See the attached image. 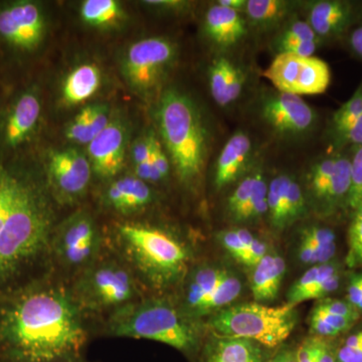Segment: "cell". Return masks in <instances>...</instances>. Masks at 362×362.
<instances>
[{
  "mask_svg": "<svg viewBox=\"0 0 362 362\" xmlns=\"http://www.w3.org/2000/svg\"><path fill=\"white\" fill-rule=\"evenodd\" d=\"M90 175V161L77 150L54 152L49 158V180L52 187L65 199L82 194L89 185Z\"/></svg>",
  "mask_w": 362,
  "mask_h": 362,
  "instance_id": "13",
  "label": "cell"
},
{
  "mask_svg": "<svg viewBox=\"0 0 362 362\" xmlns=\"http://www.w3.org/2000/svg\"><path fill=\"white\" fill-rule=\"evenodd\" d=\"M90 163L100 177L110 178L122 169L125 160V130L122 124L110 122L88 147Z\"/></svg>",
  "mask_w": 362,
  "mask_h": 362,
  "instance_id": "15",
  "label": "cell"
},
{
  "mask_svg": "<svg viewBox=\"0 0 362 362\" xmlns=\"http://www.w3.org/2000/svg\"><path fill=\"white\" fill-rule=\"evenodd\" d=\"M321 42H302V40H292V42H276L274 44L278 54H291L300 57H313Z\"/></svg>",
  "mask_w": 362,
  "mask_h": 362,
  "instance_id": "45",
  "label": "cell"
},
{
  "mask_svg": "<svg viewBox=\"0 0 362 362\" xmlns=\"http://www.w3.org/2000/svg\"><path fill=\"white\" fill-rule=\"evenodd\" d=\"M293 6V2L285 0H247L244 13L247 25L265 30L280 25Z\"/></svg>",
  "mask_w": 362,
  "mask_h": 362,
  "instance_id": "24",
  "label": "cell"
},
{
  "mask_svg": "<svg viewBox=\"0 0 362 362\" xmlns=\"http://www.w3.org/2000/svg\"><path fill=\"white\" fill-rule=\"evenodd\" d=\"M106 199L109 206L120 213H134L151 202L152 192L145 181L126 176L112 183Z\"/></svg>",
  "mask_w": 362,
  "mask_h": 362,
  "instance_id": "21",
  "label": "cell"
},
{
  "mask_svg": "<svg viewBox=\"0 0 362 362\" xmlns=\"http://www.w3.org/2000/svg\"><path fill=\"white\" fill-rule=\"evenodd\" d=\"M238 66L226 57H218L209 66V89L216 104L228 106V94Z\"/></svg>",
  "mask_w": 362,
  "mask_h": 362,
  "instance_id": "32",
  "label": "cell"
},
{
  "mask_svg": "<svg viewBox=\"0 0 362 362\" xmlns=\"http://www.w3.org/2000/svg\"><path fill=\"white\" fill-rule=\"evenodd\" d=\"M228 273L218 267L206 266L197 269L188 281L185 291V313L192 317L197 307L218 288Z\"/></svg>",
  "mask_w": 362,
  "mask_h": 362,
  "instance_id": "23",
  "label": "cell"
},
{
  "mask_svg": "<svg viewBox=\"0 0 362 362\" xmlns=\"http://www.w3.org/2000/svg\"><path fill=\"white\" fill-rule=\"evenodd\" d=\"M349 45L354 56L362 61V21L350 32Z\"/></svg>",
  "mask_w": 362,
  "mask_h": 362,
  "instance_id": "53",
  "label": "cell"
},
{
  "mask_svg": "<svg viewBox=\"0 0 362 362\" xmlns=\"http://www.w3.org/2000/svg\"><path fill=\"white\" fill-rule=\"evenodd\" d=\"M351 187V160L350 154L337 151V162L329 185L324 195L318 213L323 218L333 216L340 209H347V202Z\"/></svg>",
  "mask_w": 362,
  "mask_h": 362,
  "instance_id": "22",
  "label": "cell"
},
{
  "mask_svg": "<svg viewBox=\"0 0 362 362\" xmlns=\"http://www.w3.org/2000/svg\"><path fill=\"white\" fill-rule=\"evenodd\" d=\"M252 268L250 285L254 299L258 303L275 300L286 273L285 259L268 252Z\"/></svg>",
  "mask_w": 362,
  "mask_h": 362,
  "instance_id": "19",
  "label": "cell"
},
{
  "mask_svg": "<svg viewBox=\"0 0 362 362\" xmlns=\"http://www.w3.org/2000/svg\"><path fill=\"white\" fill-rule=\"evenodd\" d=\"M90 106L83 109L80 114L74 119L66 129V137L71 141L81 143V144H89L93 138L90 135Z\"/></svg>",
  "mask_w": 362,
  "mask_h": 362,
  "instance_id": "43",
  "label": "cell"
},
{
  "mask_svg": "<svg viewBox=\"0 0 362 362\" xmlns=\"http://www.w3.org/2000/svg\"><path fill=\"white\" fill-rule=\"evenodd\" d=\"M121 13V7L115 0H87L81 8L83 20L93 26L113 25Z\"/></svg>",
  "mask_w": 362,
  "mask_h": 362,
  "instance_id": "33",
  "label": "cell"
},
{
  "mask_svg": "<svg viewBox=\"0 0 362 362\" xmlns=\"http://www.w3.org/2000/svg\"><path fill=\"white\" fill-rule=\"evenodd\" d=\"M343 271L341 264L331 261L322 265L312 266L301 276L287 294V303L297 306L304 301H308L314 292L325 282L327 279Z\"/></svg>",
  "mask_w": 362,
  "mask_h": 362,
  "instance_id": "26",
  "label": "cell"
},
{
  "mask_svg": "<svg viewBox=\"0 0 362 362\" xmlns=\"http://www.w3.org/2000/svg\"><path fill=\"white\" fill-rule=\"evenodd\" d=\"M351 160V187H350L347 209L351 211L362 202V146L350 149Z\"/></svg>",
  "mask_w": 362,
  "mask_h": 362,
  "instance_id": "40",
  "label": "cell"
},
{
  "mask_svg": "<svg viewBox=\"0 0 362 362\" xmlns=\"http://www.w3.org/2000/svg\"><path fill=\"white\" fill-rule=\"evenodd\" d=\"M152 137L153 135L143 138L133 146L132 157L135 165L149 161L152 151Z\"/></svg>",
  "mask_w": 362,
  "mask_h": 362,
  "instance_id": "49",
  "label": "cell"
},
{
  "mask_svg": "<svg viewBox=\"0 0 362 362\" xmlns=\"http://www.w3.org/2000/svg\"><path fill=\"white\" fill-rule=\"evenodd\" d=\"M254 156L251 137L244 131L235 133L221 150L214 168V182L216 189H223L239 180L246 173Z\"/></svg>",
  "mask_w": 362,
  "mask_h": 362,
  "instance_id": "16",
  "label": "cell"
},
{
  "mask_svg": "<svg viewBox=\"0 0 362 362\" xmlns=\"http://www.w3.org/2000/svg\"><path fill=\"white\" fill-rule=\"evenodd\" d=\"M258 115L274 134L287 140L306 137L313 132L318 122L316 111L301 97L277 90L262 96Z\"/></svg>",
  "mask_w": 362,
  "mask_h": 362,
  "instance_id": "9",
  "label": "cell"
},
{
  "mask_svg": "<svg viewBox=\"0 0 362 362\" xmlns=\"http://www.w3.org/2000/svg\"><path fill=\"white\" fill-rule=\"evenodd\" d=\"M298 320L296 306L271 307L262 303L228 306L209 320L216 334L245 338L267 349H275L290 337Z\"/></svg>",
  "mask_w": 362,
  "mask_h": 362,
  "instance_id": "6",
  "label": "cell"
},
{
  "mask_svg": "<svg viewBox=\"0 0 362 362\" xmlns=\"http://www.w3.org/2000/svg\"><path fill=\"white\" fill-rule=\"evenodd\" d=\"M218 4L226 7V8L232 9V11L244 13L247 6V0H220Z\"/></svg>",
  "mask_w": 362,
  "mask_h": 362,
  "instance_id": "55",
  "label": "cell"
},
{
  "mask_svg": "<svg viewBox=\"0 0 362 362\" xmlns=\"http://www.w3.org/2000/svg\"><path fill=\"white\" fill-rule=\"evenodd\" d=\"M49 226L44 202L23 185L0 233V276L16 270L42 251L49 239Z\"/></svg>",
  "mask_w": 362,
  "mask_h": 362,
  "instance_id": "5",
  "label": "cell"
},
{
  "mask_svg": "<svg viewBox=\"0 0 362 362\" xmlns=\"http://www.w3.org/2000/svg\"><path fill=\"white\" fill-rule=\"evenodd\" d=\"M268 187L269 183L267 182L265 176L259 169L254 192H252L246 206L243 209L237 221L243 223V221L259 220L265 214H268V199H267Z\"/></svg>",
  "mask_w": 362,
  "mask_h": 362,
  "instance_id": "34",
  "label": "cell"
},
{
  "mask_svg": "<svg viewBox=\"0 0 362 362\" xmlns=\"http://www.w3.org/2000/svg\"><path fill=\"white\" fill-rule=\"evenodd\" d=\"M57 362H83L78 361V359H71V361H57Z\"/></svg>",
  "mask_w": 362,
  "mask_h": 362,
  "instance_id": "57",
  "label": "cell"
},
{
  "mask_svg": "<svg viewBox=\"0 0 362 362\" xmlns=\"http://www.w3.org/2000/svg\"><path fill=\"white\" fill-rule=\"evenodd\" d=\"M221 244L226 251L244 265L252 267L251 256L246 247L240 242L235 230H223L218 235Z\"/></svg>",
  "mask_w": 362,
  "mask_h": 362,
  "instance_id": "42",
  "label": "cell"
},
{
  "mask_svg": "<svg viewBox=\"0 0 362 362\" xmlns=\"http://www.w3.org/2000/svg\"><path fill=\"white\" fill-rule=\"evenodd\" d=\"M358 321L349 317L335 315L319 310L313 307L309 317V329L313 337L332 339L346 334Z\"/></svg>",
  "mask_w": 362,
  "mask_h": 362,
  "instance_id": "27",
  "label": "cell"
},
{
  "mask_svg": "<svg viewBox=\"0 0 362 362\" xmlns=\"http://www.w3.org/2000/svg\"><path fill=\"white\" fill-rule=\"evenodd\" d=\"M150 161L156 166L162 178H165L169 173V161L165 151L162 149L160 142L153 135L152 137V151Z\"/></svg>",
  "mask_w": 362,
  "mask_h": 362,
  "instance_id": "48",
  "label": "cell"
},
{
  "mask_svg": "<svg viewBox=\"0 0 362 362\" xmlns=\"http://www.w3.org/2000/svg\"><path fill=\"white\" fill-rule=\"evenodd\" d=\"M337 151L330 156L320 157L317 159L308 171L307 182H308V194L314 209L318 211L319 207L329 185L331 176L335 168Z\"/></svg>",
  "mask_w": 362,
  "mask_h": 362,
  "instance_id": "30",
  "label": "cell"
},
{
  "mask_svg": "<svg viewBox=\"0 0 362 362\" xmlns=\"http://www.w3.org/2000/svg\"><path fill=\"white\" fill-rule=\"evenodd\" d=\"M146 4H149L150 6H158L163 7V8L166 9H178L182 8L187 6V2L178 1V0H160V1H157V0H153V1H146Z\"/></svg>",
  "mask_w": 362,
  "mask_h": 362,
  "instance_id": "54",
  "label": "cell"
},
{
  "mask_svg": "<svg viewBox=\"0 0 362 362\" xmlns=\"http://www.w3.org/2000/svg\"><path fill=\"white\" fill-rule=\"evenodd\" d=\"M120 247L132 266L156 289L176 284L187 272L188 252L170 233L152 226H118Z\"/></svg>",
  "mask_w": 362,
  "mask_h": 362,
  "instance_id": "4",
  "label": "cell"
},
{
  "mask_svg": "<svg viewBox=\"0 0 362 362\" xmlns=\"http://www.w3.org/2000/svg\"><path fill=\"white\" fill-rule=\"evenodd\" d=\"M362 116V84L331 117L329 135L333 144Z\"/></svg>",
  "mask_w": 362,
  "mask_h": 362,
  "instance_id": "31",
  "label": "cell"
},
{
  "mask_svg": "<svg viewBox=\"0 0 362 362\" xmlns=\"http://www.w3.org/2000/svg\"><path fill=\"white\" fill-rule=\"evenodd\" d=\"M259 171V169L256 168L252 170L249 175H245L228 197L226 207H228V214L233 221H237L243 209L251 197L255 185H256L257 178H258Z\"/></svg>",
  "mask_w": 362,
  "mask_h": 362,
  "instance_id": "36",
  "label": "cell"
},
{
  "mask_svg": "<svg viewBox=\"0 0 362 362\" xmlns=\"http://www.w3.org/2000/svg\"><path fill=\"white\" fill-rule=\"evenodd\" d=\"M301 238L308 240L314 246L330 247L337 246V235L332 228L321 226H311L304 228Z\"/></svg>",
  "mask_w": 362,
  "mask_h": 362,
  "instance_id": "44",
  "label": "cell"
},
{
  "mask_svg": "<svg viewBox=\"0 0 362 362\" xmlns=\"http://www.w3.org/2000/svg\"><path fill=\"white\" fill-rule=\"evenodd\" d=\"M352 218L349 228V252L346 263L349 268L362 267V202L351 209Z\"/></svg>",
  "mask_w": 362,
  "mask_h": 362,
  "instance_id": "35",
  "label": "cell"
},
{
  "mask_svg": "<svg viewBox=\"0 0 362 362\" xmlns=\"http://www.w3.org/2000/svg\"><path fill=\"white\" fill-rule=\"evenodd\" d=\"M306 214V197L301 185L292 177L288 187L287 218L288 225L303 218Z\"/></svg>",
  "mask_w": 362,
  "mask_h": 362,
  "instance_id": "41",
  "label": "cell"
},
{
  "mask_svg": "<svg viewBox=\"0 0 362 362\" xmlns=\"http://www.w3.org/2000/svg\"><path fill=\"white\" fill-rule=\"evenodd\" d=\"M315 362H337L335 343L331 339L318 337Z\"/></svg>",
  "mask_w": 362,
  "mask_h": 362,
  "instance_id": "51",
  "label": "cell"
},
{
  "mask_svg": "<svg viewBox=\"0 0 362 362\" xmlns=\"http://www.w3.org/2000/svg\"><path fill=\"white\" fill-rule=\"evenodd\" d=\"M318 337H312L305 340L296 352L297 362H315Z\"/></svg>",
  "mask_w": 362,
  "mask_h": 362,
  "instance_id": "50",
  "label": "cell"
},
{
  "mask_svg": "<svg viewBox=\"0 0 362 362\" xmlns=\"http://www.w3.org/2000/svg\"><path fill=\"white\" fill-rule=\"evenodd\" d=\"M157 121L176 175L182 182H194L206 158L207 132L201 112L185 93L169 89L159 101Z\"/></svg>",
  "mask_w": 362,
  "mask_h": 362,
  "instance_id": "2",
  "label": "cell"
},
{
  "mask_svg": "<svg viewBox=\"0 0 362 362\" xmlns=\"http://www.w3.org/2000/svg\"><path fill=\"white\" fill-rule=\"evenodd\" d=\"M283 362H297L296 352L292 351V350H286Z\"/></svg>",
  "mask_w": 362,
  "mask_h": 362,
  "instance_id": "56",
  "label": "cell"
},
{
  "mask_svg": "<svg viewBox=\"0 0 362 362\" xmlns=\"http://www.w3.org/2000/svg\"><path fill=\"white\" fill-rule=\"evenodd\" d=\"M135 173L136 177L145 181V182H146V181H158L163 180L156 166L150 161V159L149 161L135 165Z\"/></svg>",
  "mask_w": 362,
  "mask_h": 362,
  "instance_id": "52",
  "label": "cell"
},
{
  "mask_svg": "<svg viewBox=\"0 0 362 362\" xmlns=\"http://www.w3.org/2000/svg\"><path fill=\"white\" fill-rule=\"evenodd\" d=\"M40 115L39 98L33 93H25L18 98L7 117L4 139L11 147L21 144L37 125Z\"/></svg>",
  "mask_w": 362,
  "mask_h": 362,
  "instance_id": "20",
  "label": "cell"
},
{
  "mask_svg": "<svg viewBox=\"0 0 362 362\" xmlns=\"http://www.w3.org/2000/svg\"><path fill=\"white\" fill-rule=\"evenodd\" d=\"M206 35L221 49H230L245 39L247 33L246 18L239 11L214 4L204 18Z\"/></svg>",
  "mask_w": 362,
  "mask_h": 362,
  "instance_id": "17",
  "label": "cell"
},
{
  "mask_svg": "<svg viewBox=\"0 0 362 362\" xmlns=\"http://www.w3.org/2000/svg\"><path fill=\"white\" fill-rule=\"evenodd\" d=\"M242 290L243 284L239 277L233 274H226L218 288L197 307L192 317L195 319L226 308L240 296Z\"/></svg>",
  "mask_w": 362,
  "mask_h": 362,
  "instance_id": "29",
  "label": "cell"
},
{
  "mask_svg": "<svg viewBox=\"0 0 362 362\" xmlns=\"http://www.w3.org/2000/svg\"><path fill=\"white\" fill-rule=\"evenodd\" d=\"M279 92L297 95L323 94L330 85L327 63L316 57L278 54L264 73Z\"/></svg>",
  "mask_w": 362,
  "mask_h": 362,
  "instance_id": "8",
  "label": "cell"
},
{
  "mask_svg": "<svg viewBox=\"0 0 362 362\" xmlns=\"http://www.w3.org/2000/svg\"><path fill=\"white\" fill-rule=\"evenodd\" d=\"M54 254L70 268L92 265L100 250V237L94 221L87 214L69 218L54 238Z\"/></svg>",
  "mask_w": 362,
  "mask_h": 362,
  "instance_id": "11",
  "label": "cell"
},
{
  "mask_svg": "<svg viewBox=\"0 0 362 362\" xmlns=\"http://www.w3.org/2000/svg\"><path fill=\"white\" fill-rule=\"evenodd\" d=\"M337 362H362V323L356 324L335 343Z\"/></svg>",
  "mask_w": 362,
  "mask_h": 362,
  "instance_id": "37",
  "label": "cell"
},
{
  "mask_svg": "<svg viewBox=\"0 0 362 362\" xmlns=\"http://www.w3.org/2000/svg\"><path fill=\"white\" fill-rule=\"evenodd\" d=\"M1 334L18 362L78 359L87 340L80 306L58 288L39 290L18 300L4 317Z\"/></svg>",
  "mask_w": 362,
  "mask_h": 362,
  "instance_id": "1",
  "label": "cell"
},
{
  "mask_svg": "<svg viewBox=\"0 0 362 362\" xmlns=\"http://www.w3.org/2000/svg\"><path fill=\"white\" fill-rule=\"evenodd\" d=\"M175 47L163 37H150L135 42L124 59V74L131 87L151 93L161 84L175 59Z\"/></svg>",
  "mask_w": 362,
  "mask_h": 362,
  "instance_id": "10",
  "label": "cell"
},
{
  "mask_svg": "<svg viewBox=\"0 0 362 362\" xmlns=\"http://www.w3.org/2000/svg\"><path fill=\"white\" fill-rule=\"evenodd\" d=\"M202 362H265V351L252 340L214 333L204 345Z\"/></svg>",
  "mask_w": 362,
  "mask_h": 362,
  "instance_id": "18",
  "label": "cell"
},
{
  "mask_svg": "<svg viewBox=\"0 0 362 362\" xmlns=\"http://www.w3.org/2000/svg\"><path fill=\"white\" fill-rule=\"evenodd\" d=\"M23 183L6 173H0V233L20 194Z\"/></svg>",
  "mask_w": 362,
  "mask_h": 362,
  "instance_id": "38",
  "label": "cell"
},
{
  "mask_svg": "<svg viewBox=\"0 0 362 362\" xmlns=\"http://www.w3.org/2000/svg\"><path fill=\"white\" fill-rule=\"evenodd\" d=\"M292 40H302V42H321L317 37L314 30L307 21L295 20L288 21L276 37V42H292Z\"/></svg>",
  "mask_w": 362,
  "mask_h": 362,
  "instance_id": "39",
  "label": "cell"
},
{
  "mask_svg": "<svg viewBox=\"0 0 362 362\" xmlns=\"http://www.w3.org/2000/svg\"><path fill=\"white\" fill-rule=\"evenodd\" d=\"M137 286L126 267L113 261L88 266L78 279L74 299L90 310H118L137 298Z\"/></svg>",
  "mask_w": 362,
  "mask_h": 362,
  "instance_id": "7",
  "label": "cell"
},
{
  "mask_svg": "<svg viewBox=\"0 0 362 362\" xmlns=\"http://www.w3.org/2000/svg\"><path fill=\"white\" fill-rule=\"evenodd\" d=\"M100 84L101 74L96 66H78L69 74L64 82V99L71 105L82 103L97 92Z\"/></svg>",
  "mask_w": 362,
  "mask_h": 362,
  "instance_id": "25",
  "label": "cell"
},
{
  "mask_svg": "<svg viewBox=\"0 0 362 362\" xmlns=\"http://www.w3.org/2000/svg\"><path fill=\"white\" fill-rule=\"evenodd\" d=\"M354 4L344 0H319L311 2L307 11V23L322 40L339 39L356 21Z\"/></svg>",
  "mask_w": 362,
  "mask_h": 362,
  "instance_id": "14",
  "label": "cell"
},
{
  "mask_svg": "<svg viewBox=\"0 0 362 362\" xmlns=\"http://www.w3.org/2000/svg\"><path fill=\"white\" fill-rule=\"evenodd\" d=\"M344 299L362 315V272L351 273L347 277L346 296Z\"/></svg>",
  "mask_w": 362,
  "mask_h": 362,
  "instance_id": "46",
  "label": "cell"
},
{
  "mask_svg": "<svg viewBox=\"0 0 362 362\" xmlns=\"http://www.w3.org/2000/svg\"><path fill=\"white\" fill-rule=\"evenodd\" d=\"M109 330L115 337L163 343L183 354H194L201 329L194 318L163 299L134 301L114 312Z\"/></svg>",
  "mask_w": 362,
  "mask_h": 362,
  "instance_id": "3",
  "label": "cell"
},
{
  "mask_svg": "<svg viewBox=\"0 0 362 362\" xmlns=\"http://www.w3.org/2000/svg\"><path fill=\"white\" fill-rule=\"evenodd\" d=\"M333 145L337 151L362 146V116Z\"/></svg>",
  "mask_w": 362,
  "mask_h": 362,
  "instance_id": "47",
  "label": "cell"
},
{
  "mask_svg": "<svg viewBox=\"0 0 362 362\" xmlns=\"http://www.w3.org/2000/svg\"><path fill=\"white\" fill-rule=\"evenodd\" d=\"M292 177L289 175H280L274 177L269 182L268 216L273 228L283 230L289 226L287 218L288 187Z\"/></svg>",
  "mask_w": 362,
  "mask_h": 362,
  "instance_id": "28",
  "label": "cell"
},
{
  "mask_svg": "<svg viewBox=\"0 0 362 362\" xmlns=\"http://www.w3.org/2000/svg\"><path fill=\"white\" fill-rule=\"evenodd\" d=\"M44 30V16L32 2H18L0 11V37L18 49L37 47Z\"/></svg>",
  "mask_w": 362,
  "mask_h": 362,
  "instance_id": "12",
  "label": "cell"
}]
</instances>
